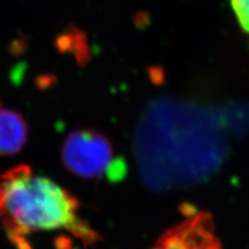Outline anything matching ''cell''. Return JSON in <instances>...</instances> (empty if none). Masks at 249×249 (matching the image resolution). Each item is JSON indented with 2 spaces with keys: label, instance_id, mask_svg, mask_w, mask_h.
<instances>
[{
  "label": "cell",
  "instance_id": "1",
  "mask_svg": "<svg viewBox=\"0 0 249 249\" xmlns=\"http://www.w3.org/2000/svg\"><path fill=\"white\" fill-rule=\"evenodd\" d=\"M79 201L51 178L18 165L0 176V225L17 249H31L34 232L66 230L91 245L100 239L78 214Z\"/></svg>",
  "mask_w": 249,
  "mask_h": 249
},
{
  "label": "cell",
  "instance_id": "2",
  "mask_svg": "<svg viewBox=\"0 0 249 249\" xmlns=\"http://www.w3.org/2000/svg\"><path fill=\"white\" fill-rule=\"evenodd\" d=\"M65 167L83 178H105L116 183L127 175V164L116 155L105 135L91 129H78L65 139L60 151Z\"/></svg>",
  "mask_w": 249,
  "mask_h": 249
},
{
  "label": "cell",
  "instance_id": "3",
  "mask_svg": "<svg viewBox=\"0 0 249 249\" xmlns=\"http://www.w3.org/2000/svg\"><path fill=\"white\" fill-rule=\"evenodd\" d=\"M152 249H222V246L212 216L198 212L166 231Z\"/></svg>",
  "mask_w": 249,
  "mask_h": 249
},
{
  "label": "cell",
  "instance_id": "4",
  "mask_svg": "<svg viewBox=\"0 0 249 249\" xmlns=\"http://www.w3.org/2000/svg\"><path fill=\"white\" fill-rule=\"evenodd\" d=\"M27 137L28 126L23 115L0 104V157L18 154Z\"/></svg>",
  "mask_w": 249,
  "mask_h": 249
},
{
  "label": "cell",
  "instance_id": "5",
  "mask_svg": "<svg viewBox=\"0 0 249 249\" xmlns=\"http://www.w3.org/2000/svg\"><path fill=\"white\" fill-rule=\"evenodd\" d=\"M231 4L239 25L249 35V0H231Z\"/></svg>",
  "mask_w": 249,
  "mask_h": 249
}]
</instances>
